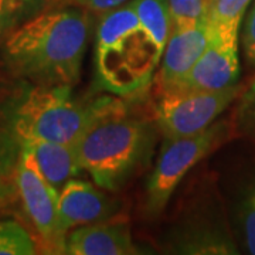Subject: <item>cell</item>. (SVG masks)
Masks as SVG:
<instances>
[{"instance_id": "obj_6", "label": "cell", "mask_w": 255, "mask_h": 255, "mask_svg": "<svg viewBox=\"0 0 255 255\" xmlns=\"http://www.w3.org/2000/svg\"><path fill=\"white\" fill-rule=\"evenodd\" d=\"M240 87L216 92H163L156 121L164 140L197 135L210 128L236 100Z\"/></svg>"}, {"instance_id": "obj_21", "label": "cell", "mask_w": 255, "mask_h": 255, "mask_svg": "<svg viewBox=\"0 0 255 255\" xmlns=\"http://www.w3.org/2000/svg\"><path fill=\"white\" fill-rule=\"evenodd\" d=\"M241 46L247 64L255 68V0L247 10L244 26L241 31Z\"/></svg>"}, {"instance_id": "obj_12", "label": "cell", "mask_w": 255, "mask_h": 255, "mask_svg": "<svg viewBox=\"0 0 255 255\" xmlns=\"http://www.w3.org/2000/svg\"><path fill=\"white\" fill-rule=\"evenodd\" d=\"M21 147L30 152L40 173L58 191L82 172L74 145L34 139L21 142Z\"/></svg>"}, {"instance_id": "obj_1", "label": "cell", "mask_w": 255, "mask_h": 255, "mask_svg": "<svg viewBox=\"0 0 255 255\" xmlns=\"http://www.w3.org/2000/svg\"><path fill=\"white\" fill-rule=\"evenodd\" d=\"M90 11L71 7L41 13L16 28L3 57L14 75L36 85H70L80 78L91 34Z\"/></svg>"}, {"instance_id": "obj_22", "label": "cell", "mask_w": 255, "mask_h": 255, "mask_svg": "<svg viewBox=\"0 0 255 255\" xmlns=\"http://www.w3.org/2000/svg\"><path fill=\"white\" fill-rule=\"evenodd\" d=\"M58 4L87 10L90 13H105L125 4L128 0H54Z\"/></svg>"}, {"instance_id": "obj_20", "label": "cell", "mask_w": 255, "mask_h": 255, "mask_svg": "<svg viewBox=\"0 0 255 255\" xmlns=\"http://www.w3.org/2000/svg\"><path fill=\"white\" fill-rule=\"evenodd\" d=\"M43 0H0V33L13 26Z\"/></svg>"}, {"instance_id": "obj_19", "label": "cell", "mask_w": 255, "mask_h": 255, "mask_svg": "<svg viewBox=\"0 0 255 255\" xmlns=\"http://www.w3.org/2000/svg\"><path fill=\"white\" fill-rule=\"evenodd\" d=\"M240 223L247 250L255 255V184L248 189L241 200Z\"/></svg>"}, {"instance_id": "obj_11", "label": "cell", "mask_w": 255, "mask_h": 255, "mask_svg": "<svg viewBox=\"0 0 255 255\" xmlns=\"http://www.w3.org/2000/svg\"><path fill=\"white\" fill-rule=\"evenodd\" d=\"M115 201L91 183L71 179L58 191V213L64 231L110 219Z\"/></svg>"}, {"instance_id": "obj_4", "label": "cell", "mask_w": 255, "mask_h": 255, "mask_svg": "<svg viewBox=\"0 0 255 255\" xmlns=\"http://www.w3.org/2000/svg\"><path fill=\"white\" fill-rule=\"evenodd\" d=\"M153 145V128L121 112L98 121L74 147L82 172L90 174L97 186L115 191L146 163Z\"/></svg>"}, {"instance_id": "obj_15", "label": "cell", "mask_w": 255, "mask_h": 255, "mask_svg": "<svg viewBox=\"0 0 255 255\" xmlns=\"http://www.w3.org/2000/svg\"><path fill=\"white\" fill-rule=\"evenodd\" d=\"M140 26L153 38L156 46L164 51L172 31L169 0H132Z\"/></svg>"}, {"instance_id": "obj_9", "label": "cell", "mask_w": 255, "mask_h": 255, "mask_svg": "<svg viewBox=\"0 0 255 255\" xmlns=\"http://www.w3.org/2000/svg\"><path fill=\"white\" fill-rule=\"evenodd\" d=\"M65 254L133 255L137 250L127 220L110 217L71 231L65 241Z\"/></svg>"}, {"instance_id": "obj_13", "label": "cell", "mask_w": 255, "mask_h": 255, "mask_svg": "<svg viewBox=\"0 0 255 255\" xmlns=\"http://www.w3.org/2000/svg\"><path fill=\"white\" fill-rule=\"evenodd\" d=\"M174 248L180 254H237L227 233L206 223L186 226L174 238Z\"/></svg>"}, {"instance_id": "obj_14", "label": "cell", "mask_w": 255, "mask_h": 255, "mask_svg": "<svg viewBox=\"0 0 255 255\" xmlns=\"http://www.w3.org/2000/svg\"><path fill=\"white\" fill-rule=\"evenodd\" d=\"M253 0H214L207 16L210 33L228 46L238 47V30Z\"/></svg>"}, {"instance_id": "obj_18", "label": "cell", "mask_w": 255, "mask_h": 255, "mask_svg": "<svg viewBox=\"0 0 255 255\" xmlns=\"http://www.w3.org/2000/svg\"><path fill=\"white\" fill-rule=\"evenodd\" d=\"M236 119L238 130L244 136L255 140V80L240 100Z\"/></svg>"}, {"instance_id": "obj_2", "label": "cell", "mask_w": 255, "mask_h": 255, "mask_svg": "<svg viewBox=\"0 0 255 255\" xmlns=\"http://www.w3.org/2000/svg\"><path fill=\"white\" fill-rule=\"evenodd\" d=\"M163 55L140 26L132 0L102 13L95 38V71L100 85L115 95L143 90Z\"/></svg>"}, {"instance_id": "obj_10", "label": "cell", "mask_w": 255, "mask_h": 255, "mask_svg": "<svg viewBox=\"0 0 255 255\" xmlns=\"http://www.w3.org/2000/svg\"><path fill=\"white\" fill-rule=\"evenodd\" d=\"M210 43L207 23L172 27L163 51V63L157 75L160 92L172 88L190 71Z\"/></svg>"}, {"instance_id": "obj_16", "label": "cell", "mask_w": 255, "mask_h": 255, "mask_svg": "<svg viewBox=\"0 0 255 255\" xmlns=\"http://www.w3.org/2000/svg\"><path fill=\"white\" fill-rule=\"evenodd\" d=\"M37 253L34 238L14 220L0 221V255H33Z\"/></svg>"}, {"instance_id": "obj_3", "label": "cell", "mask_w": 255, "mask_h": 255, "mask_svg": "<svg viewBox=\"0 0 255 255\" xmlns=\"http://www.w3.org/2000/svg\"><path fill=\"white\" fill-rule=\"evenodd\" d=\"M127 112L115 97L75 100L70 85H36L23 97L13 118L20 142L50 140L74 145L98 121Z\"/></svg>"}, {"instance_id": "obj_7", "label": "cell", "mask_w": 255, "mask_h": 255, "mask_svg": "<svg viewBox=\"0 0 255 255\" xmlns=\"http://www.w3.org/2000/svg\"><path fill=\"white\" fill-rule=\"evenodd\" d=\"M14 184L47 253L65 254L67 231L60 221L58 190L43 177L33 156L23 147L14 172Z\"/></svg>"}, {"instance_id": "obj_23", "label": "cell", "mask_w": 255, "mask_h": 255, "mask_svg": "<svg viewBox=\"0 0 255 255\" xmlns=\"http://www.w3.org/2000/svg\"><path fill=\"white\" fill-rule=\"evenodd\" d=\"M17 190V189H16ZM14 187L10 184L9 182H6V179L0 174V209L9 206L10 203L14 199Z\"/></svg>"}, {"instance_id": "obj_17", "label": "cell", "mask_w": 255, "mask_h": 255, "mask_svg": "<svg viewBox=\"0 0 255 255\" xmlns=\"http://www.w3.org/2000/svg\"><path fill=\"white\" fill-rule=\"evenodd\" d=\"M214 0H169L172 27H184L207 21Z\"/></svg>"}, {"instance_id": "obj_8", "label": "cell", "mask_w": 255, "mask_h": 255, "mask_svg": "<svg viewBox=\"0 0 255 255\" xmlns=\"http://www.w3.org/2000/svg\"><path fill=\"white\" fill-rule=\"evenodd\" d=\"M238 47L228 46L210 33V43L190 71L163 92H216L237 85ZM160 92V94H163Z\"/></svg>"}, {"instance_id": "obj_5", "label": "cell", "mask_w": 255, "mask_h": 255, "mask_svg": "<svg viewBox=\"0 0 255 255\" xmlns=\"http://www.w3.org/2000/svg\"><path fill=\"white\" fill-rule=\"evenodd\" d=\"M227 136L228 125L219 122L197 135L164 140L155 170L146 186V211L150 216H159L189 170L221 145Z\"/></svg>"}]
</instances>
